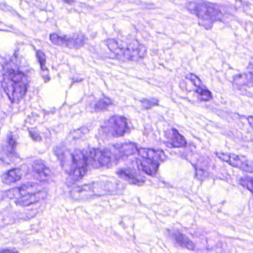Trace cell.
<instances>
[{
  "label": "cell",
  "instance_id": "obj_21",
  "mask_svg": "<svg viewBox=\"0 0 253 253\" xmlns=\"http://www.w3.org/2000/svg\"><path fill=\"white\" fill-rule=\"evenodd\" d=\"M22 171L20 169L14 168L5 173L2 177V182L5 184H11L17 182L22 178Z\"/></svg>",
  "mask_w": 253,
  "mask_h": 253
},
{
  "label": "cell",
  "instance_id": "obj_9",
  "mask_svg": "<svg viewBox=\"0 0 253 253\" xmlns=\"http://www.w3.org/2000/svg\"><path fill=\"white\" fill-rule=\"evenodd\" d=\"M216 155L220 160L227 163L232 167L249 173H253V162L245 157L226 153H216Z\"/></svg>",
  "mask_w": 253,
  "mask_h": 253
},
{
  "label": "cell",
  "instance_id": "obj_12",
  "mask_svg": "<svg viewBox=\"0 0 253 253\" xmlns=\"http://www.w3.org/2000/svg\"><path fill=\"white\" fill-rule=\"evenodd\" d=\"M187 78L192 83L194 86L196 87L195 92L198 94L200 101L207 102V101H210L212 99V94L207 89V87L204 85L202 81L198 76L190 73L188 75H187Z\"/></svg>",
  "mask_w": 253,
  "mask_h": 253
},
{
  "label": "cell",
  "instance_id": "obj_17",
  "mask_svg": "<svg viewBox=\"0 0 253 253\" xmlns=\"http://www.w3.org/2000/svg\"><path fill=\"white\" fill-rule=\"evenodd\" d=\"M136 163H137V167L140 170L144 171L146 174H148L150 176H154L158 172L159 164L156 161L141 157V158L137 159Z\"/></svg>",
  "mask_w": 253,
  "mask_h": 253
},
{
  "label": "cell",
  "instance_id": "obj_8",
  "mask_svg": "<svg viewBox=\"0 0 253 253\" xmlns=\"http://www.w3.org/2000/svg\"><path fill=\"white\" fill-rule=\"evenodd\" d=\"M50 41L54 45L69 48H81L85 45L87 39L84 34H75L71 37H63L57 34L50 35Z\"/></svg>",
  "mask_w": 253,
  "mask_h": 253
},
{
  "label": "cell",
  "instance_id": "obj_25",
  "mask_svg": "<svg viewBox=\"0 0 253 253\" xmlns=\"http://www.w3.org/2000/svg\"><path fill=\"white\" fill-rule=\"evenodd\" d=\"M37 59H38L39 63L41 64V68L45 69V62H46V58H45V54L41 50H39L37 52Z\"/></svg>",
  "mask_w": 253,
  "mask_h": 253
},
{
  "label": "cell",
  "instance_id": "obj_7",
  "mask_svg": "<svg viewBox=\"0 0 253 253\" xmlns=\"http://www.w3.org/2000/svg\"><path fill=\"white\" fill-rule=\"evenodd\" d=\"M85 156L88 165L91 166L93 168L107 167L111 164L114 158L109 148L91 149L85 153Z\"/></svg>",
  "mask_w": 253,
  "mask_h": 253
},
{
  "label": "cell",
  "instance_id": "obj_19",
  "mask_svg": "<svg viewBox=\"0 0 253 253\" xmlns=\"http://www.w3.org/2000/svg\"><path fill=\"white\" fill-rule=\"evenodd\" d=\"M253 71L251 68L249 72L243 73L235 76L233 79V86L238 89L244 87L251 88L253 86Z\"/></svg>",
  "mask_w": 253,
  "mask_h": 253
},
{
  "label": "cell",
  "instance_id": "obj_15",
  "mask_svg": "<svg viewBox=\"0 0 253 253\" xmlns=\"http://www.w3.org/2000/svg\"><path fill=\"white\" fill-rule=\"evenodd\" d=\"M166 138L167 143H166L168 147L171 148H181L187 147V143L184 136L181 135L178 130L175 128H171L166 132Z\"/></svg>",
  "mask_w": 253,
  "mask_h": 253
},
{
  "label": "cell",
  "instance_id": "obj_3",
  "mask_svg": "<svg viewBox=\"0 0 253 253\" xmlns=\"http://www.w3.org/2000/svg\"><path fill=\"white\" fill-rule=\"evenodd\" d=\"M2 86L11 102L19 103L26 94L28 77L22 71L7 69L2 76Z\"/></svg>",
  "mask_w": 253,
  "mask_h": 253
},
{
  "label": "cell",
  "instance_id": "obj_27",
  "mask_svg": "<svg viewBox=\"0 0 253 253\" xmlns=\"http://www.w3.org/2000/svg\"><path fill=\"white\" fill-rule=\"evenodd\" d=\"M64 1L68 4H71L74 2V0H64Z\"/></svg>",
  "mask_w": 253,
  "mask_h": 253
},
{
  "label": "cell",
  "instance_id": "obj_11",
  "mask_svg": "<svg viewBox=\"0 0 253 253\" xmlns=\"http://www.w3.org/2000/svg\"><path fill=\"white\" fill-rule=\"evenodd\" d=\"M32 171L34 178L41 182H48L53 178L51 170L42 161H34L32 165Z\"/></svg>",
  "mask_w": 253,
  "mask_h": 253
},
{
  "label": "cell",
  "instance_id": "obj_28",
  "mask_svg": "<svg viewBox=\"0 0 253 253\" xmlns=\"http://www.w3.org/2000/svg\"><path fill=\"white\" fill-rule=\"evenodd\" d=\"M16 251V250H2L1 252H14Z\"/></svg>",
  "mask_w": 253,
  "mask_h": 253
},
{
  "label": "cell",
  "instance_id": "obj_24",
  "mask_svg": "<svg viewBox=\"0 0 253 253\" xmlns=\"http://www.w3.org/2000/svg\"><path fill=\"white\" fill-rule=\"evenodd\" d=\"M240 184L244 188L247 189L250 192H253V181L252 178H241L240 180Z\"/></svg>",
  "mask_w": 253,
  "mask_h": 253
},
{
  "label": "cell",
  "instance_id": "obj_23",
  "mask_svg": "<svg viewBox=\"0 0 253 253\" xmlns=\"http://www.w3.org/2000/svg\"><path fill=\"white\" fill-rule=\"evenodd\" d=\"M159 104V100L157 98H145L141 101L142 106L145 109H150L152 107L155 106Z\"/></svg>",
  "mask_w": 253,
  "mask_h": 253
},
{
  "label": "cell",
  "instance_id": "obj_26",
  "mask_svg": "<svg viewBox=\"0 0 253 253\" xmlns=\"http://www.w3.org/2000/svg\"><path fill=\"white\" fill-rule=\"evenodd\" d=\"M248 120L249 123H250V126H253V117H252V116H250V117H249Z\"/></svg>",
  "mask_w": 253,
  "mask_h": 253
},
{
  "label": "cell",
  "instance_id": "obj_1",
  "mask_svg": "<svg viewBox=\"0 0 253 253\" xmlns=\"http://www.w3.org/2000/svg\"><path fill=\"white\" fill-rule=\"evenodd\" d=\"M105 42L109 51L120 61H141L147 55L145 45L136 40L108 39Z\"/></svg>",
  "mask_w": 253,
  "mask_h": 253
},
{
  "label": "cell",
  "instance_id": "obj_13",
  "mask_svg": "<svg viewBox=\"0 0 253 253\" xmlns=\"http://www.w3.org/2000/svg\"><path fill=\"white\" fill-rule=\"evenodd\" d=\"M42 190V186L37 184H28L22 185L21 187H17L7 191V196L9 198H21L25 196L26 194H31V193L37 192V191Z\"/></svg>",
  "mask_w": 253,
  "mask_h": 253
},
{
  "label": "cell",
  "instance_id": "obj_18",
  "mask_svg": "<svg viewBox=\"0 0 253 253\" xmlns=\"http://www.w3.org/2000/svg\"><path fill=\"white\" fill-rule=\"evenodd\" d=\"M138 154L143 158H147L152 160V161H156L159 164L165 161L167 158L164 151L161 149L141 148H138Z\"/></svg>",
  "mask_w": 253,
  "mask_h": 253
},
{
  "label": "cell",
  "instance_id": "obj_16",
  "mask_svg": "<svg viewBox=\"0 0 253 253\" xmlns=\"http://www.w3.org/2000/svg\"><path fill=\"white\" fill-rule=\"evenodd\" d=\"M46 191L41 190L37 192L31 193V194H26L25 196L18 198L16 201V204L21 207H28L36 203L41 202L44 201L47 198Z\"/></svg>",
  "mask_w": 253,
  "mask_h": 253
},
{
  "label": "cell",
  "instance_id": "obj_20",
  "mask_svg": "<svg viewBox=\"0 0 253 253\" xmlns=\"http://www.w3.org/2000/svg\"><path fill=\"white\" fill-rule=\"evenodd\" d=\"M171 235L175 242L181 247L190 250H194L195 249V244L182 233L179 232H174Z\"/></svg>",
  "mask_w": 253,
  "mask_h": 253
},
{
  "label": "cell",
  "instance_id": "obj_4",
  "mask_svg": "<svg viewBox=\"0 0 253 253\" xmlns=\"http://www.w3.org/2000/svg\"><path fill=\"white\" fill-rule=\"evenodd\" d=\"M191 14L196 16L199 25L207 30L212 28L213 24L223 21L222 12L215 5L204 1H191L186 5Z\"/></svg>",
  "mask_w": 253,
  "mask_h": 253
},
{
  "label": "cell",
  "instance_id": "obj_5",
  "mask_svg": "<svg viewBox=\"0 0 253 253\" xmlns=\"http://www.w3.org/2000/svg\"><path fill=\"white\" fill-rule=\"evenodd\" d=\"M72 158L74 168L69 173V177L66 181L68 187H71L81 181L88 171V162L85 153L75 150L72 152Z\"/></svg>",
  "mask_w": 253,
  "mask_h": 253
},
{
  "label": "cell",
  "instance_id": "obj_22",
  "mask_svg": "<svg viewBox=\"0 0 253 253\" xmlns=\"http://www.w3.org/2000/svg\"><path fill=\"white\" fill-rule=\"evenodd\" d=\"M113 102L108 97H104L102 99L100 100L96 104L95 108L96 111H101L107 109L108 107L112 105Z\"/></svg>",
  "mask_w": 253,
  "mask_h": 253
},
{
  "label": "cell",
  "instance_id": "obj_2",
  "mask_svg": "<svg viewBox=\"0 0 253 253\" xmlns=\"http://www.w3.org/2000/svg\"><path fill=\"white\" fill-rule=\"evenodd\" d=\"M124 188L125 186L118 181L91 183L73 189L71 191V197L74 200H85L106 194H120Z\"/></svg>",
  "mask_w": 253,
  "mask_h": 253
},
{
  "label": "cell",
  "instance_id": "obj_6",
  "mask_svg": "<svg viewBox=\"0 0 253 253\" xmlns=\"http://www.w3.org/2000/svg\"><path fill=\"white\" fill-rule=\"evenodd\" d=\"M103 131L111 138H120L128 131L126 118L123 116H112L105 121L102 127Z\"/></svg>",
  "mask_w": 253,
  "mask_h": 253
},
{
  "label": "cell",
  "instance_id": "obj_10",
  "mask_svg": "<svg viewBox=\"0 0 253 253\" xmlns=\"http://www.w3.org/2000/svg\"><path fill=\"white\" fill-rule=\"evenodd\" d=\"M113 150H111L114 159H121L123 158L131 156L138 153V147L133 143H124V144H114L112 146Z\"/></svg>",
  "mask_w": 253,
  "mask_h": 253
},
{
  "label": "cell",
  "instance_id": "obj_14",
  "mask_svg": "<svg viewBox=\"0 0 253 253\" xmlns=\"http://www.w3.org/2000/svg\"><path fill=\"white\" fill-rule=\"evenodd\" d=\"M117 174L124 181L134 185H141L145 183L142 174L132 169H121L117 171Z\"/></svg>",
  "mask_w": 253,
  "mask_h": 253
}]
</instances>
